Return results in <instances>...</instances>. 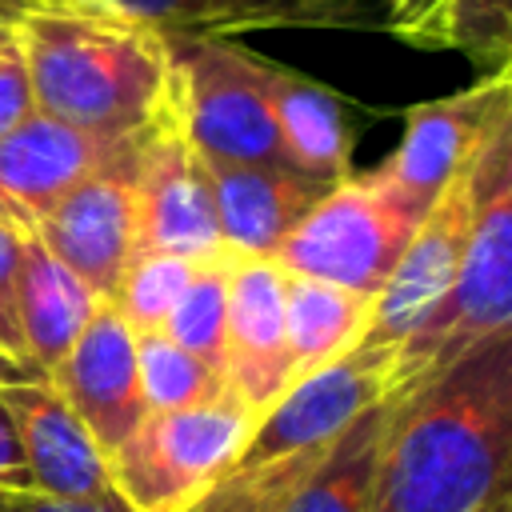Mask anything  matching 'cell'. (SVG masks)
Wrapping results in <instances>:
<instances>
[{
	"label": "cell",
	"mask_w": 512,
	"mask_h": 512,
	"mask_svg": "<svg viewBox=\"0 0 512 512\" xmlns=\"http://www.w3.org/2000/svg\"><path fill=\"white\" fill-rule=\"evenodd\" d=\"M508 480L512 336L392 404L368 512H484Z\"/></svg>",
	"instance_id": "6da1fadb"
},
{
	"label": "cell",
	"mask_w": 512,
	"mask_h": 512,
	"mask_svg": "<svg viewBox=\"0 0 512 512\" xmlns=\"http://www.w3.org/2000/svg\"><path fill=\"white\" fill-rule=\"evenodd\" d=\"M36 112L124 140L168 104V40L92 0H32L12 24Z\"/></svg>",
	"instance_id": "7a4b0ae2"
},
{
	"label": "cell",
	"mask_w": 512,
	"mask_h": 512,
	"mask_svg": "<svg viewBox=\"0 0 512 512\" xmlns=\"http://www.w3.org/2000/svg\"><path fill=\"white\" fill-rule=\"evenodd\" d=\"M472 228L436 308L380 360V400L400 404L460 360L512 336V120L472 156Z\"/></svg>",
	"instance_id": "3957f363"
},
{
	"label": "cell",
	"mask_w": 512,
	"mask_h": 512,
	"mask_svg": "<svg viewBox=\"0 0 512 512\" xmlns=\"http://www.w3.org/2000/svg\"><path fill=\"white\" fill-rule=\"evenodd\" d=\"M376 400L380 360L364 352L296 380L252 420L236 460L188 512H280L336 436Z\"/></svg>",
	"instance_id": "277c9868"
},
{
	"label": "cell",
	"mask_w": 512,
	"mask_h": 512,
	"mask_svg": "<svg viewBox=\"0 0 512 512\" xmlns=\"http://www.w3.org/2000/svg\"><path fill=\"white\" fill-rule=\"evenodd\" d=\"M428 208L432 204L400 192L380 168L348 172L324 188L272 260L292 276L376 296Z\"/></svg>",
	"instance_id": "5b68a950"
},
{
	"label": "cell",
	"mask_w": 512,
	"mask_h": 512,
	"mask_svg": "<svg viewBox=\"0 0 512 512\" xmlns=\"http://www.w3.org/2000/svg\"><path fill=\"white\" fill-rule=\"evenodd\" d=\"M164 40L172 60L168 116L192 152L208 164H288L268 104V60L220 36Z\"/></svg>",
	"instance_id": "8992f818"
},
{
	"label": "cell",
	"mask_w": 512,
	"mask_h": 512,
	"mask_svg": "<svg viewBox=\"0 0 512 512\" xmlns=\"http://www.w3.org/2000/svg\"><path fill=\"white\" fill-rule=\"evenodd\" d=\"M252 420L236 396L148 412L108 452V488L132 512H188L236 460Z\"/></svg>",
	"instance_id": "52a82bcc"
},
{
	"label": "cell",
	"mask_w": 512,
	"mask_h": 512,
	"mask_svg": "<svg viewBox=\"0 0 512 512\" xmlns=\"http://www.w3.org/2000/svg\"><path fill=\"white\" fill-rule=\"evenodd\" d=\"M140 132L112 160H104L96 172L72 184L28 232L104 304L116 296L128 264L140 256V228H136Z\"/></svg>",
	"instance_id": "ba28073f"
},
{
	"label": "cell",
	"mask_w": 512,
	"mask_h": 512,
	"mask_svg": "<svg viewBox=\"0 0 512 512\" xmlns=\"http://www.w3.org/2000/svg\"><path fill=\"white\" fill-rule=\"evenodd\" d=\"M136 228L140 252H168L196 264L228 256L216 228L208 168L168 116V104L136 144Z\"/></svg>",
	"instance_id": "9c48e42d"
},
{
	"label": "cell",
	"mask_w": 512,
	"mask_h": 512,
	"mask_svg": "<svg viewBox=\"0 0 512 512\" xmlns=\"http://www.w3.org/2000/svg\"><path fill=\"white\" fill-rule=\"evenodd\" d=\"M504 120H512V72H488L452 96L412 104L404 112L400 144L376 168L400 192L436 204Z\"/></svg>",
	"instance_id": "30bf717a"
},
{
	"label": "cell",
	"mask_w": 512,
	"mask_h": 512,
	"mask_svg": "<svg viewBox=\"0 0 512 512\" xmlns=\"http://www.w3.org/2000/svg\"><path fill=\"white\" fill-rule=\"evenodd\" d=\"M472 200L476 196H472V160H468V168L436 196V204L412 232L408 248L376 288L368 308V328L356 352L384 360L436 308V300L448 292L460 268L468 228H472Z\"/></svg>",
	"instance_id": "8fae6325"
},
{
	"label": "cell",
	"mask_w": 512,
	"mask_h": 512,
	"mask_svg": "<svg viewBox=\"0 0 512 512\" xmlns=\"http://www.w3.org/2000/svg\"><path fill=\"white\" fill-rule=\"evenodd\" d=\"M224 388L260 416L292 388L284 340V268L268 256L228 260V320H224Z\"/></svg>",
	"instance_id": "7c38bea8"
},
{
	"label": "cell",
	"mask_w": 512,
	"mask_h": 512,
	"mask_svg": "<svg viewBox=\"0 0 512 512\" xmlns=\"http://www.w3.org/2000/svg\"><path fill=\"white\" fill-rule=\"evenodd\" d=\"M48 384L80 416L104 456L148 416L136 376V332L112 304L92 312L76 344L48 372Z\"/></svg>",
	"instance_id": "4fadbf2b"
},
{
	"label": "cell",
	"mask_w": 512,
	"mask_h": 512,
	"mask_svg": "<svg viewBox=\"0 0 512 512\" xmlns=\"http://www.w3.org/2000/svg\"><path fill=\"white\" fill-rule=\"evenodd\" d=\"M128 140L132 136H92L56 116L32 112L0 136V224L28 236L72 184L112 160Z\"/></svg>",
	"instance_id": "5bb4252c"
},
{
	"label": "cell",
	"mask_w": 512,
	"mask_h": 512,
	"mask_svg": "<svg viewBox=\"0 0 512 512\" xmlns=\"http://www.w3.org/2000/svg\"><path fill=\"white\" fill-rule=\"evenodd\" d=\"M16 440L28 464V480L48 496H100L108 488V456L96 448L80 416L48 384V376H28L0 384Z\"/></svg>",
	"instance_id": "9a60e30c"
},
{
	"label": "cell",
	"mask_w": 512,
	"mask_h": 512,
	"mask_svg": "<svg viewBox=\"0 0 512 512\" xmlns=\"http://www.w3.org/2000/svg\"><path fill=\"white\" fill-rule=\"evenodd\" d=\"M220 240L232 256H276L284 236L324 196V180L288 164H208Z\"/></svg>",
	"instance_id": "2e32d148"
},
{
	"label": "cell",
	"mask_w": 512,
	"mask_h": 512,
	"mask_svg": "<svg viewBox=\"0 0 512 512\" xmlns=\"http://www.w3.org/2000/svg\"><path fill=\"white\" fill-rule=\"evenodd\" d=\"M160 36H220L264 28H372L376 0H92Z\"/></svg>",
	"instance_id": "e0dca14e"
},
{
	"label": "cell",
	"mask_w": 512,
	"mask_h": 512,
	"mask_svg": "<svg viewBox=\"0 0 512 512\" xmlns=\"http://www.w3.org/2000/svg\"><path fill=\"white\" fill-rule=\"evenodd\" d=\"M104 300H96L36 236H24L20 280H16V316L28 364L48 376L64 352L76 344L84 324Z\"/></svg>",
	"instance_id": "ac0fdd59"
},
{
	"label": "cell",
	"mask_w": 512,
	"mask_h": 512,
	"mask_svg": "<svg viewBox=\"0 0 512 512\" xmlns=\"http://www.w3.org/2000/svg\"><path fill=\"white\" fill-rule=\"evenodd\" d=\"M380 24L412 48L468 56L480 76L512 64V0H400Z\"/></svg>",
	"instance_id": "d6986e66"
},
{
	"label": "cell",
	"mask_w": 512,
	"mask_h": 512,
	"mask_svg": "<svg viewBox=\"0 0 512 512\" xmlns=\"http://www.w3.org/2000/svg\"><path fill=\"white\" fill-rule=\"evenodd\" d=\"M264 80H268V104H272V124H276L284 160L296 172L316 176L324 184L344 180L352 172V160H348V128H344L340 100L324 84L300 72H288L272 60Z\"/></svg>",
	"instance_id": "ffe728a7"
},
{
	"label": "cell",
	"mask_w": 512,
	"mask_h": 512,
	"mask_svg": "<svg viewBox=\"0 0 512 512\" xmlns=\"http://www.w3.org/2000/svg\"><path fill=\"white\" fill-rule=\"evenodd\" d=\"M372 296L284 272V340L292 384L352 356L368 328Z\"/></svg>",
	"instance_id": "44dd1931"
},
{
	"label": "cell",
	"mask_w": 512,
	"mask_h": 512,
	"mask_svg": "<svg viewBox=\"0 0 512 512\" xmlns=\"http://www.w3.org/2000/svg\"><path fill=\"white\" fill-rule=\"evenodd\" d=\"M388 416H392V404L384 400L364 408L336 436L324 460L300 480V488L284 500L280 512H368Z\"/></svg>",
	"instance_id": "7402d4cb"
},
{
	"label": "cell",
	"mask_w": 512,
	"mask_h": 512,
	"mask_svg": "<svg viewBox=\"0 0 512 512\" xmlns=\"http://www.w3.org/2000/svg\"><path fill=\"white\" fill-rule=\"evenodd\" d=\"M136 376L148 412H176L208 404L216 396H232L216 368L184 352L164 332H136Z\"/></svg>",
	"instance_id": "603a6c76"
},
{
	"label": "cell",
	"mask_w": 512,
	"mask_h": 512,
	"mask_svg": "<svg viewBox=\"0 0 512 512\" xmlns=\"http://www.w3.org/2000/svg\"><path fill=\"white\" fill-rule=\"evenodd\" d=\"M228 256L196 264L188 288L180 292L176 308L164 320V336H172L184 352L204 360L208 368H224V320H228ZM224 380V372H220Z\"/></svg>",
	"instance_id": "cb8c5ba5"
},
{
	"label": "cell",
	"mask_w": 512,
	"mask_h": 512,
	"mask_svg": "<svg viewBox=\"0 0 512 512\" xmlns=\"http://www.w3.org/2000/svg\"><path fill=\"white\" fill-rule=\"evenodd\" d=\"M192 272H196V260L168 256V252H140L128 264V272L108 304L124 316V324L132 332H160L168 312L176 308L180 292L188 288Z\"/></svg>",
	"instance_id": "d4e9b609"
},
{
	"label": "cell",
	"mask_w": 512,
	"mask_h": 512,
	"mask_svg": "<svg viewBox=\"0 0 512 512\" xmlns=\"http://www.w3.org/2000/svg\"><path fill=\"white\" fill-rule=\"evenodd\" d=\"M20 252H24V232L0 224V360L36 372L24 356L20 340V316H16V280H20ZM40 376V372H36Z\"/></svg>",
	"instance_id": "484cf974"
},
{
	"label": "cell",
	"mask_w": 512,
	"mask_h": 512,
	"mask_svg": "<svg viewBox=\"0 0 512 512\" xmlns=\"http://www.w3.org/2000/svg\"><path fill=\"white\" fill-rule=\"evenodd\" d=\"M0 512H132L116 492L100 496H48L36 488H0Z\"/></svg>",
	"instance_id": "4316f807"
},
{
	"label": "cell",
	"mask_w": 512,
	"mask_h": 512,
	"mask_svg": "<svg viewBox=\"0 0 512 512\" xmlns=\"http://www.w3.org/2000/svg\"><path fill=\"white\" fill-rule=\"evenodd\" d=\"M36 112V96L24 72L20 52L12 48V40L0 48V136H8L16 124H24Z\"/></svg>",
	"instance_id": "83f0119b"
},
{
	"label": "cell",
	"mask_w": 512,
	"mask_h": 512,
	"mask_svg": "<svg viewBox=\"0 0 512 512\" xmlns=\"http://www.w3.org/2000/svg\"><path fill=\"white\" fill-rule=\"evenodd\" d=\"M0 488H32L28 464H24V452H20V440H16V424L8 416L4 396H0Z\"/></svg>",
	"instance_id": "f1b7e54d"
},
{
	"label": "cell",
	"mask_w": 512,
	"mask_h": 512,
	"mask_svg": "<svg viewBox=\"0 0 512 512\" xmlns=\"http://www.w3.org/2000/svg\"><path fill=\"white\" fill-rule=\"evenodd\" d=\"M28 4H32V0H0V40L12 36V24H16V16H20Z\"/></svg>",
	"instance_id": "f546056e"
},
{
	"label": "cell",
	"mask_w": 512,
	"mask_h": 512,
	"mask_svg": "<svg viewBox=\"0 0 512 512\" xmlns=\"http://www.w3.org/2000/svg\"><path fill=\"white\" fill-rule=\"evenodd\" d=\"M28 376H36V372H24V368H16V364L0 360V384H12V380H28Z\"/></svg>",
	"instance_id": "4dcf8cb0"
},
{
	"label": "cell",
	"mask_w": 512,
	"mask_h": 512,
	"mask_svg": "<svg viewBox=\"0 0 512 512\" xmlns=\"http://www.w3.org/2000/svg\"><path fill=\"white\" fill-rule=\"evenodd\" d=\"M484 512H512V496H504V500H496V504H488Z\"/></svg>",
	"instance_id": "1f68e13d"
},
{
	"label": "cell",
	"mask_w": 512,
	"mask_h": 512,
	"mask_svg": "<svg viewBox=\"0 0 512 512\" xmlns=\"http://www.w3.org/2000/svg\"><path fill=\"white\" fill-rule=\"evenodd\" d=\"M380 4H384V12H388V8H396V4H400V0H380Z\"/></svg>",
	"instance_id": "d6a6232c"
},
{
	"label": "cell",
	"mask_w": 512,
	"mask_h": 512,
	"mask_svg": "<svg viewBox=\"0 0 512 512\" xmlns=\"http://www.w3.org/2000/svg\"><path fill=\"white\" fill-rule=\"evenodd\" d=\"M8 40H12V36H8ZM8 40H0V48H4V44H8Z\"/></svg>",
	"instance_id": "836d02e7"
}]
</instances>
